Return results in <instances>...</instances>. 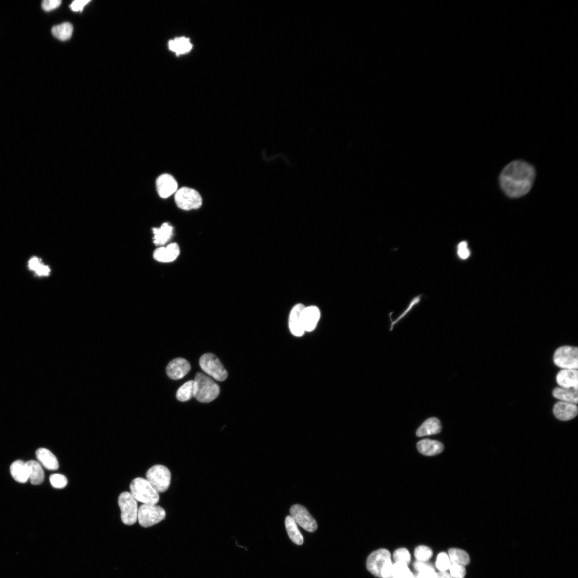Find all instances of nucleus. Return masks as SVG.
Masks as SVG:
<instances>
[{
	"label": "nucleus",
	"mask_w": 578,
	"mask_h": 578,
	"mask_svg": "<svg viewBox=\"0 0 578 578\" xmlns=\"http://www.w3.org/2000/svg\"><path fill=\"white\" fill-rule=\"evenodd\" d=\"M535 178V171L529 164L515 161L509 164L501 172V188L510 197L524 196L531 190Z\"/></svg>",
	"instance_id": "f257e3e1"
},
{
	"label": "nucleus",
	"mask_w": 578,
	"mask_h": 578,
	"mask_svg": "<svg viewBox=\"0 0 578 578\" xmlns=\"http://www.w3.org/2000/svg\"><path fill=\"white\" fill-rule=\"evenodd\" d=\"M219 385L208 376L200 372L195 376L194 384V397L199 402L210 403L215 400L220 394Z\"/></svg>",
	"instance_id": "f03ea898"
},
{
	"label": "nucleus",
	"mask_w": 578,
	"mask_h": 578,
	"mask_svg": "<svg viewBox=\"0 0 578 578\" xmlns=\"http://www.w3.org/2000/svg\"><path fill=\"white\" fill-rule=\"evenodd\" d=\"M130 488L131 494L138 502L150 505H156L159 502V493L147 479L142 478L134 479L131 482Z\"/></svg>",
	"instance_id": "7ed1b4c3"
},
{
	"label": "nucleus",
	"mask_w": 578,
	"mask_h": 578,
	"mask_svg": "<svg viewBox=\"0 0 578 578\" xmlns=\"http://www.w3.org/2000/svg\"><path fill=\"white\" fill-rule=\"evenodd\" d=\"M199 365L202 371L218 381H224L228 378L227 370L213 353H207L201 355Z\"/></svg>",
	"instance_id": "20e7f679"
},
{
	"label": "nucleus",
	"mask_w": 578,
	"mask_h": 578,
	"mask_svg": "<svg viewBox=\"0 0 578 578\" xmlns=\"http://www.w3.org/2000/svg\"><path fill=\"white\" fill-rule=\"evenodd\" d=\"M171 476L170 471L167 467L156 465L148 471L147 480L158 493H163L170 486Z\"/></svg>",
	"instance_id": "39448f33"
},
{
	"label": "nucleus",
	"mask_w": 578,
	"mask_h": 578,
	"mask_svg": "<svg viewBox=\"0 0 578 578\" xmlns=\"http://www.w3.org/2000/svg\"><path fill=\"white\" fill-rule=\"evenodd\" d=\"M119 505L121 511L122 522L127 525H132L138 519V503L130 493L125 491L119 498Z\"/></svg>",
	"instance_id": "423d86ee"
},
{
	"label": "nucleus",
	"mask_w": 578,
	"mask_h": 578,
	"mask_svg": "<svg viewBox=\"0 0 578 578\" xmlns=\"http://www.w3.org/2000/svg\"><path fill=\"white\" fill-rule=\"evenodd\" d=\"M554 362L562 369L577 370L578 349L576 347L563 346L558 348L554 354Z\"/></svg>",
	"instance_id": "0eeeda50"
},
{
	"label": "nucleus",
	"mask_w": 578,
	"mask_h": 578,
	"mask_svg": "<svg viewBox=\"0 0 578 578\" xmlns=\"http://www.w3.org/2000/svg\"><path fill=\"white\" fill-rule=\"evenodd\" d=\"M166 515L165 510L162 507L143 504L138 509V522L142 527L148 528L161 522Z\"/></svg>",
	"instance_id": "6e6552de"
},
{
	"label": "nucleus",
	"mask_w": 578,
	"mask_h": 578,
	"mask_svg": "<svg viewBox=\"0 0 578 578\" xmlns=\"http://www.w3.org/2000/svg\"><path fill=\"white\" fill-rule=\"evenodd\" d=\"M175 200L179 208L186 210L198 209L202 203L198 192L187 187L182 188L176 191Z\"/></svg>",
	"instance_id": "1a4fd4ad"
},
{
	"label": "nucleus",
	"mask_w": 578,
	"mask_h": 578,
	"mask_svg": "<svg viewBox=\"0 0 578 578\" xmlns=\"http://www.w3.org/2000/svg\"><path fill=\"white\" fill-rule=\"evenodd\" d=\"M391 555L386 549H381L373 552L368 557L366 566L374 576L381 578V572L391 563Z\"/></svg>",
	"instance_id": "9d476101"
},
{
	"label": "nucleus",
	"mask_w": 578,
	"mask_h": 578,
	"mask_svg": "<svg viewBox=\"0 0 578 578\" xmlns=\"http://www.w3.org/2000/svg\"><path fill=\"white\" fill-rule=\"evenodd\" d=\"M290 513L297 525L306 531L313 532L317 529V525L315 520L304 507L300 504L294 505L291 508Z\"/></svg>",
	"instance_id": "9b49d317"
},
{
	"label": "nucleus",
	"mask_w": 578,
	"mask_h": 578,
	"mask_svg": "<svg viewBox=\"0 0 578 578\" xmlns=\"http://www.w3.org/2000/svg\"><path fill=\"white\" fill-rule=\"evenodd\" d=\"M191 369L190 364L186 359L177 358L171 360L168 365L166 372L168 377L173 380H178L185 377Z\"/></svg>",
	"instance_id": "f8f14e48"
},
{
	"label": "nucleus",
	"mask_w": 578,
	"mask_h": 578,
	"mask_svg": "<svg viewBox=\"0 0 578 578\" xmlns=\"http://www.w3.org/2000/svg\"><path fill=\"white\" fill-rule=\"evenodd\" d=\"M157 190L162 198H167L176 192L178 185L172 176L165 173L160 176L156 181Z\"/></svg>",
	"instance_id": "ddd939ff"
},
{
	"label": "nucleus",
	"mask_w": 578,
	"mask_h": 578,
	"mask_svg": "<svg viewBox=\"0 0 578 578\" xmlns=\"http://www.w3.org/2000/svg\"><path fill=\"white\" fill-rule=\"evenodd\" d=\"M305 306L302 304L296 305L291 312L288 317V327L292 334L296 337H301L305 333L302 313Z\"/></svg>",
	"instance_id": "4468645a"
},
{
	"label": "nucleus",
	"mask_w": 578,
	"mask_h": 578,
	"mask_svg": "<svg viewBox=\"0 0 578 578\" xmlns=\"http://www.w3.org/2000/svg\"><path fill=\"white\" fill-rule=\"evenodd\" d=\"M321 313L319 308L315 306L305 307L302 313L303 325L305 332L313 331L319 322Z\"/></svg>",
	"instance_id": "2eb2a0df"
},
{
	"label": "nucleus",
	"mask_w": 578,
	"mask_h": 578,
	"mask_svg": "<svg viewBox=\"0 0 578 578\" xmlns=\"http://www.w3.org/2000/svg\"><path fill=\"white\" fill-rule=\"evenodd\" d=\"M553 413L558 420L569 421L576 417L578 409L576 404L560 401L554 405Z\"/></svg>",
	"instance_id": "dca6fc26"
},
{
	"label": "nucleus",
	"mask_w": 578,
	"mask_h": 578,
	"mask_svg": "<svg viewBox=\"0 0 578 578\" xmlns=\"http://www.w3.org/2000/svg\"><path fill=\"white\" fill-rule=\"evenodd\" d=\"M180 254V248L176 243L169 244L166 247H160L154 252V258L161 263H170L178 258Z\"/></svg>",
	"instance_id": "f3484780"
},
{
	"label": "nucleus",
	"mask_w": 578,
	"mask_h": 578,
	"mask_svg": "<svg viewBox=\"0 0 578 578\" xmlns=\"http://www.w3.org/2000/svg\"><path fill=\"white\" fill-rule=\"evenodd\" d=\"M577 370L562 369L556 376L557 383L561 387L578 389Z\"/></svg>",
	"instance_id": "a211bd4d"
},
{
	"label": "nucleus",
	"mask_w": 578,
	"mask_h": 578,
	"mask_svg": "<svg viewBox=\"0 0 578 578\" xmlns=\"http://www.w3.org/2000/svg\"><path fill=\"white\" fill-rule=\"evenodd\" d=\"M417 449L423 455L432 456L440 454L444 446L438 441L424 439L417 443Z\"/></svg>",
	"instance_id": "6ab92c4d"
},
{
	"label": "nucleus",
	"mask_w": 578,
	"mask_h": 578,
	"mask_svg": "<svg viewBox=\"0 0 578 578\" xmlns=\"http://www.w3.org/2000/svg\"><path fill=\"white\" fill-rule=\"evenodd\" d=\"M441 422L436 417H431L424 421L417 429L416 435L418 437H423L436 435L442 430Z\"/></svg>",
	"instance_id": "aec40b11"
},
{
	"label": "nucleus",
	"mask_w": 578,
	"mask_h": 578,
	"mask_svg": "<svg viewBox=\"0 0 578 578\" xmlns=\"http://www.w3.org/2000/svg\"><path fill=\"white\" fill-rule=\"evenodd\" d=\"M35 455L39 462L47 469L55 471L59 468V462L49 450L45 448L38 449Z\"/></svg>",
	"instance_id": "412c9836"
},
{
	"label": "nucleus",
	"mask_w": 578,
	"mask_h": 578,
	"mask_svg": "<svg viewBox=\"0 0 578 578\" xmlns=\"http://www.w3.org/2000/svg\"><path fill=\"white\" fill-rule=\"evenodd\" d=\"M153 242L158 246L166 244L171 239L173 233V228L168 223H165L159 228L153 229Z\"/></svg>",
	"instance_id": "4be33fe9"
},
{
	"label": "nucleus",
	"mask_w": 578,
	"mask_h": 578,
	"mask_svg": "<svg viewBox=\"0 0 578 578\" xmlns=\"http://www.w3.org/2000/svg\"><path fill=\"white\" fill-rule=\"evenodd\" d=\"M28 472V480L33 485H41L43 483L45 479L44 470L40 463L37 461L31 460L26 462Z\"/></svg>",
	"instance_id": "5701e85b"
},
{
	"label": "nucleus",
	"mask_w": 578,
	"mask_h": 578,
	"mask_svg": "<svg viewBox=\"0 0 578 578\" xmlns=\"http://www.w3.org/2000/svg\"><path fill=\"white\" fill-rule=\"evenodd\" d=\"M11 474L14 480L19 483L24 484L28 480V472L26 462L21 460L13 462L11 466Z\"/></svg>",
	"instance_id": "b1692460"
},
{
	"label": "nucleus",
	"mask_w": 578,
	"mask_h": 578,
	"mask_svg": "<svg viewBox=\"0 0 578 578\" xmlns=\"http://www.w3.org/2000/svg\"><path fill=\"white\" fill-rule=\"evenodd\" d=\"M285 527L289 537L295 544L301 546L304 542L303 536L298 527L297 524L291 516L286 517Z\"/></svg>",
	"instance_id": "393cba45"
},
{
	"label": "nucleus",
	"mask_w": 578,
	"mask_h": 578,
	"mask_svg": "<svg viewBox=\"0 0 578 578\" xmlns=\"http://www.w3.org/2000/svg\"><path fill=\"white\" fill-rule=\"evenodd\" d=\"M553 396L561 402L577 404V390L573 389L556 387L553 391Z\"/></svg>",
	"instance_id": "a878e982"
},
{
	"label": "nucleus",
	"mask_w": 578,
	"mask_h": 578,
	"mask_svg": "<svg viewBox=\"0 0 578 578\" xmlns=\"http://www.w3.org/2000/svg\"><path fill=\"white\" fill-rule=\"evenodd\" d=\"M169 49L175 52L177 55L184 54L190 52L192 48V45L189 39L186 37H179L174 39L169 42Z\"/></svg>",
	"instance_id": "bb28decb"
},
{
	"label": "nucleus",
	"mask_w": 578,
	"mask_h": 578,
	"mask_svg": "<svg viewBox=\"0 0 578 578\" xmlns=\"http://www.w3.org/2000/svg\"><path fill=\"white\" fill-rule=\"evenodd\" d=\"M73 30V25L66 22L54 26L52 29V32L58 40L66 41L71 37Z\"/></svg>",
	"instance_id": "cd10ccee"
},
{
	"label": "nucleus",
	"mask_w": 578,
	"mask_h": 578,
	"mask_svg": "<svg viewBox=\"0 0 578 578\" xmlns=\"http://www.w3.org/2000/svg\"><path fill=\"white\" fill-rule=\"evenodd\" d=\"M449 557L451 564L465 566L470 562L468 554L459 549H450L449 551Z\"/></svg>",
	"instance_id": "c85d7f7f"
},
{
	"label": "nucleus",
	"mask_w": 578,
	"mask_h": 578,
	"mask_svg": "<svg viewBox=\"0 0 578 578\" xmlns=\"http://www.w3.org/2000/svg\"><path fill=\"white\" fill-rule=\"evenodd\" d=\"M194 381L190 380L178 389L176 393L177 399L180 402H187L194 397Z\"/></svg>",
	"instance_id": "c756f323"
},
{
	"label": "nucleus",
	"mask_w": 578,
	"mask_h": 578,
	"mask_svg": "<svg viewBox=\"0 0 578 578\" xmlns=\"http://www.w3.org/2000/svg\"><path fill=\"white\" fill-rule=\"evenodd\" d=\"M28 267L40 276H47L51 272L50 267L43 264L42 260L37 257L30 259L28 262Z\"/></svg>",
	"instance_id": "7c9ffc66"
},
{
	"label": "nucleus",
	"mask_w": 578,
	"mask_h": 578,
	"mask_svg": "<svg viewBox=\"0 0 578 578\" xmlns=\"http://www.w3.org/2000/svg\"><path fill=\"white\" fill-rule=\"evenodd\" d=\"M393 578H414L407 565L397 562L393 565Z\"/></svg>",
	"instance_id": "2f4dec72"
},
{
	"label": "nucleus",
	"mask_w": 578,
	"mask_h": 578,
	"mask_svg": "<svg viewBox=\"0 0 578 578\" xmlns=\"http://www.w3.org/2000/svg\"><path fill=\"white\" fill-rule=\"evenodd\" d=\"M421 298L422 295H418L416 297H414L413 299H412V300L408 305V307L406 308V310H405L397 318L396 320L393 321L391 319V323L390 329V331L393 330L395 324H396L398 323H399L401 320L403 319L405 316H406L410 311H411L414 306H416L417 305L420 303L421 301Z\"/></svg>",
	"instance_id": "473e14b6"
},
{
	"label": "nucleus",
	"mask_w": 578,
	"mask_h": 578,
	"mask_svg": "<svg viewBox=\"0 0 578 578\" xmlns=\"http://www.w3.org/2000/svg\"><path fill=\"white\" fill-rule=\"evenodd\" d=\"M414 556H415L417 561L427 562L432 557V552L430 548L421 546L416 549L415 552H414Z\"/></svg>",
	"instance_id": "72a5a7b5"
},
{
	"label": "nucleus",
	"mask_w": 578,
	"mask_h": 578,
	"mask_svg": "<svg viewBox=\"0 0 578 578\" xmlns=\"http://www.w3.org/2000/svg\"><path fill=\"white\" fill-rule=\"evenodd\" d=\"M393 559L396 563L400 562L408 565L411 561V555L407 549L400 548L394 552Z\"/></svg>",
	"instance_id": "f704fd0d"
},
{
	"label": "nucleus",
	"mask_w": 578,
	"mask_h": 578,
	"mask_svg": "<svg viewBox=\"0 0 578 578\" xmlns=\"http://www.w3.org/2000/svg\"><path fill=\"white\" fill-rule=\"evenodd\" d=\"M451 563L449 556L446 553H440L438 557L436 566L440 571H447L449 570Z\"/></svg>",
	"instance_id": "c9c22d12"
},
{
	"label": "nucleus",
	"mask_w": 578,
	"mask_h": 578,
	"mask_svg": "<svg viewBox=\"0 0 578 578\" xmlns=\"http://www.w3.org/2000/svg\"><path fill=\"white\" fill-rule=\"evenodd\" d=\"M50 480L52 486L55 488H63L67 484L66 478L60 474L52 475L50 476Z\"/></svg>",
	"instance_id": "e433bc0d"
},
{
	"label": "nucleus",
	"mask_w": 578,
	"mask_h": 578,
	"mask_svg": "<svg viewBox=\"0 0 578 578\" xmlns=\"http://www.w3.org/2000/svg\"><path fill=\"white\" fill-rule=\"evenodd\" d=\"M449 570L452 578H464L466 575L465 568L463 566L451 564Z\"/></svg>",
	"instance_id": "4c0bfd02"
},
{
	"label": "nucleus",
	"mask_w": 578,
	"mask_h": 578,
	"mask_svg": "<svg viewBox=\"0 0 578 578\" xmlns=\"http://www.w3.org/2000/svg\"><path fill=\"white\" fill-rule=\"evenodd\" d=\"M457 255L458 257L461 260H466L469 258L470 251L466 241H462L458 244L457 245Z\"/></svg>",
	"instance_id": "58836bf2"
},
{
	"label": "nucleus",
	"mask_w": 578,
	"mask_h": 578,
	"mask_svg": "<svg viewBox=\"0 0 578 578\" xmlns=\"http://www.w3.org/2000/svg\"><path fill=\"white\" fill-rule=\"evenodd\" d=\"M61 4L60 0H44L42 8L46 12H50L59 7Z\"/></svg>",
	"instance_id": "ea45409f"
},
{
	"label": "nucleus",
	"mask_w": 578,
	"mask_h": 578,
	"mask_svg": "<svg viewBox=\"0 0 578 578\" xmlns=\"http://www.w3.org/2000/svg\"><path fill=\"white\" fill-rule=\"evenodd\" d=\"M414 578H437V573L435 572V568H428L418 572Z\"/></svg>",
	"instance_id": "a19ab883"
},
{
	"label": "nucleus",
	"mask_w": 578,
	"mask_h": 578,
	"mask_svg": "<svg viewBox=\"0 0 578 578\" xmlns=\"http://www.w3.org/2000/svg\"><path fill=\"white\" fill-rule=\"evenodd\" d=\"M90 2V0H76L71 4L70 8L74 12H82L84 7Z\"/></svg>",
	"instance_id": "79ce46f5"
},
{
	"label": "nucleus",
	"mask_w": 578,
	"mask_h": 578,
	"mask_svg": "<svg viewBox=\"0 0 578 578\" xmlns=\"http://www.w3.org/2000/svg\"><path fill=\"white\" fill-rule=\"evenodd\" d=\"M413 567L418 572L428 568H435L433 565L426 562L416 561L413 563Z\"/></svg>",
	"instance_id": "37998d69"
},
{
	"label": "nucleus",
	"mask_w": 578,
	"mask_h": 578,
	"mask_svg": "<svg viewBox=\"0 0 578 578\" xmlns=\"http://www.w3.org/2000/svg\"><path fill=\"white\" fill-rule=\"evenodd\" d=\"M437 578H452V577L447 571H440L437 573Z\"/></svg>",
	"instance_id": "c03bdc74"
}]
</instances>
